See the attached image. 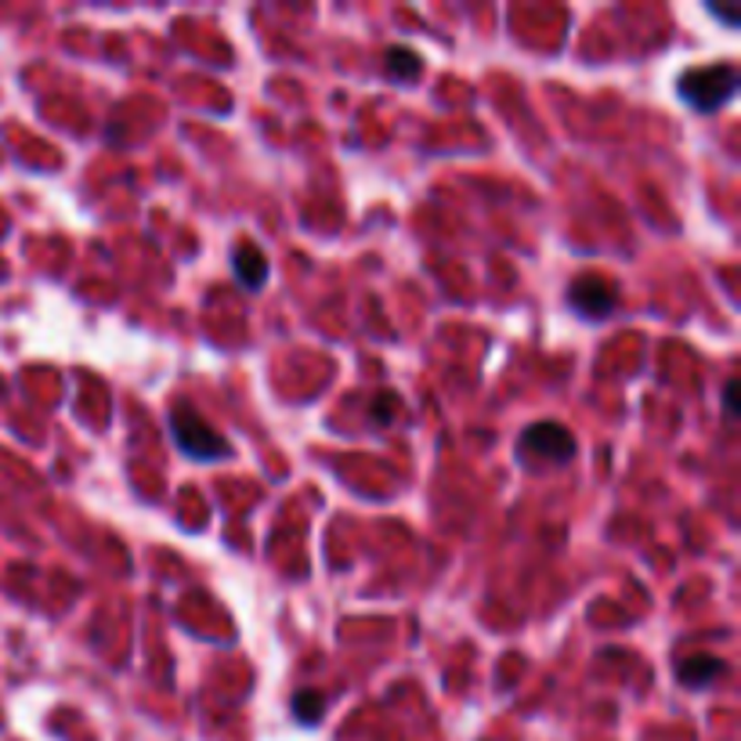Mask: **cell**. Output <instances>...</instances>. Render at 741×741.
I'll use <instances>...</instances> for the list:
<instances>
[{
	"instance_id": "1",
	"label": "cell",
	"mask_w": 741,
	"mask_h": 741,
	"mask_svg": "<svg viewBox=\"0 0 741 741\" xmlns=\"http://www.w3.org/2000/svg\"><path fill=\"white\" fill-rule=\"evenodd\" d=\"M167 428H171L174 445L182 449L188 460H196V463L225 460L228 452H231V445L225 442V434L217 431V428H210V423L203 420L199 409H192V405H185V402L171 409Z\"/></svg>"
},
{
	"instance_id": "2",
	"label": "cell",
	"mask_w": 741,
	"mask_h": 741,
	"mask_svg": "<svg viewBox=\"0 0 741 741\" xmlns=\"http://www.w3.org/2000/svg\"><path fill=\"white\" fill-rule=\"evenodd\" d=\"M677 91L694 113H717L738 94V70L731 62L698 65V70H688L677 80Z\"/></svg>"
},
{
	"instance_id": "3",
	"label": "cell",
	"mask_w": 741,
	"mask_h": 741,
	"mask_svg": "<svg viewBox=\"0 0 741 741\" xmlns=\"http://www.w3.org/2000/svg\"><path fill=\"white\" fill-rule=\"evenodd\" d=\"M521 460H543V463H568L575 456V434L557 420L532 423L521 434Z\"/></svg>"
},
{
	"instance_id": "4",
	"label": "cell",
	"mask_w": 741,
	"mask_h": 741,
	"mask_svg": "<svg viewBox=\"0 0 741 741\" xmlns=\"http://www.w3.org/2000/svg\"><path fill=\"white\" fill-rule=\"evenodd\" d=\"M568 305L575 315H583V319H608V315L619 308V294H615V286L608 279H597V276H579L572 282L568 290Z\"/></svg>"
},
{
	"instance_id": "5",
	"label": "cell",
	"mask_w": 741,
	"mask_h": 741,
	"mask_svg": "<svg viewBox=\"0 0 741 741\" xmlns=\"http://www.w3.org/2000/svg\"><path fill=\"white\" fill-rule=\"evenodd\" d=\"M231 276H236L243 290H260L271 276L265 250H260L257 243H239L236 250H231Z\"/></svg>"
},
{
	"instance_id": "6",
	"label": "cell",
	"mask_w": 741,
	"mask_h": 741,
	"mask_svg": "<svg viewBox=\"0 0 741 741\" xmlns=\"http://www.w3.org/2000/svg\"><path fill=\"white\" fill-rule=\"evenodd\" d=\"M723 669H727L723 658H717V655H691V658H683L680 662L677 680L688 683V688H694V691H702V688H709L712 680L723 677Z\"/></svg>"
},
{
	"instance_id": "7",
	"label": "cell",
	"mask_w": 741,
	"mask_h": 741,
	"mask_svg": "<svg viewBox=\"0 0 741 741\" xmlns=\"http://www.w3.org/2000/svg\"><path fill=\"white\" fill-rule=\"evenodd\" d=\"M423 73V59L413 48H391L388 51V76L394 84H413Z\"/></svg>"
},
{
	"instance_id": "8",
	"label": "cell",
	"mask_w": 741,
	"mask_h": 741,
	"mask_svg": "<svg viewBox=\"0 0 741 741\" xmlns=\"http://www.w3.org/2000/svg\"><path fill=\"white\" fill-rule=\"evenodd\" d=\"M290 709H294V717H297L300 723L315 727V723L322 720V712H326V698H322L319 691H297V694H294V702H290Z\"/></svg>"
},
{
	"instance_id": "9",
	"label": "cell",
	"mask_w": 741,
	"mask_h": 741,
	"mask_svg": "<svg viewBox=\"0 0 741 741\" xmlns=\"http://www.w3.org/2000/svg\"><path fill=\"white\" fill-rule=\"evenodd\" d=\"M391 405H398V398L394 394H377V413H373V423H388L391 420Z\"/></svg>"
},
{
	"instance_id": "10",
	"label": "cell",
	"mask_w": 741,
	"mask_h": 741,
	"mask_svg": "<svg viewBox=\"0 0 741 741\" xmlns=\"http://www.w3.org/2000/svg\"><path fill=\"white\" fill-rule=\"evenodd\" d=\"M734 391H738V380H727V388H723V409H727V416H734V413H738Z\"/></svg>"
},
{
	"instance_id": "11",
	"label": "cell",
	"mask_w": 741,
	"mask_h": 741,
	"mask_svg": "<svg viewBox=\"0 0 741 741\" xmlns=\"http://www.w3.org/2000/svg\"><path fill=\"white\" fill-rule=\"evenodd\" d=\"M709 11H712V16H720V19H723L727 25H738V22H741V16H738V11H731V8H720V4H709Z\"/></svg>"
}]
</instances>
